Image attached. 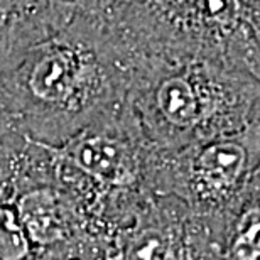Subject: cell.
<instances>
[{
    "mask_svg": "<svg viewBox=\"0 0 260 260\" xmlns=\"http://www.w3.org/2000/svg\"><path fill=\"white\" fill-rule=\"evenodd\" d=\"M130 63L108 22L75 15L0 75V107L15 130L61 145L127 103Z\"/></svg>",
    "mask_w": 260,
    "mask_h": 260,
    "instance_id": "6da1fadb",
    "label": "cell"
},
{
    "mask_svg": "<svg viewBox=\"0 0 260 260\" xmlns=\"http://www.w3.org/2000/svg\"><path fill=\"white\" fill-rule=\"evenodd\" d=\"M127 56V102L159 152L260 122V80L240 66L203 56Z\"/></svg>",
    "mask_w": 260,
    "mask_h": 260,
    "instance_id": "7a4b0ae2",
    "label": "cell"
},
{
    "mask_svg": "<svg viewBox=\"0 0 260 260\" xmlns=\"http://www.w3.org/2000/svg\"><path fill=\"white\" fill-rule=\"evenodd\" d=\"M49 147L58 179L86 208L103 240L155 196V149L128 102L64 144Z\"/></svg>",
    "mask_w": 260,
    "mask_h": 260,
    "instance_id": "3957f363",
    "label": "cell"
},
{
    "mask_svg": "<svg viewBox=\"0 0 260 260\" xmlns=\"http://www.w3.org/2000/svg\"><path fill=\"white\" fill-rule=\"evenodd\" d=\"M0 196L14 206L36 260H96L103 233L58 179L48 144L19 130L0 139Z\"/></svg>",
    "mask_w": 260,
    "mask_h": 260,
    "instance_id": "277c9868",
    "label": "cell"
},
{
    "mask_svg": "<svg viewBox=\"0 0 260 260\" xmlns=\"http://www.w3.org/2000/svg\"><path fill=\"white\" fill-rule=\"evenodd\" d=\"M110 24L130 54L223 59L260 80V24L242 0H134Z\"/></svg>",
    "mask_w": 260,
    "mask_h": 260,
    "instance_id": "5b68a950",
    "label": "cell"
},
{
    "mask_svg": "<svg viewBox=\"0 0 260 260\" xmlns=\"http://www.w3.org/2000/svg\"><path fill=\"white\" fill-rule=\"evenodd\" d=\"M260 168V122L174 152L155 150V196L171 194L196 215L225 226Z\"/></svg>",
    "mask_w": 260,
    "mask_h": 260,
    "instance_id": "8992f818",
    "label": "cell"
},
{
    "mask_svg": "<svg viewBox=\"0 0 260 260\" xmlns=\"http://www.w3.org/2000/svg\"><path fill=\"white\" fill-rule=\"evenodd\" d=\"M221 233L176 196L159 194L108 233L96 260H220Z\"/></svg>",
    "mask_w": 260,
    "mask_h": 260,
    "instance_id": "52a82bcc",
    "label": "cell"
},
{
    "mask_svg": "<svg viewBox=\"0 0 260 260\" xmlns=\"http://www.w3.org/2000/svg\"><path fill=\"white\" fill-rule=\"evenodd\" d=\"M73 19L59 0H0V75Z\"/></svg>",
    "mask_w": 260,
    "mask_h": 260,
    "instance_id": "ba28073f",
    "label": "cell"
},
{
    "mask_svg": "<svg viewBox=\"0 0 260 260\" xmlns=\"http://www.w3.org/2000/svg\"><path fill=\"white\" fill-rule=\"evenodd\" d=\"M220 260H260V168L226 218Z\"/></svg>",
    "mask_w": 260,
    "mask_h": 260,
    "instance_id": "9c48e42d",
    "label": "cell"
},
{
    "mask_svg": "<svg viewBox=\"0 0 260 260\" xmlns=\"http://www.w3.org/2000/svg\"><path fill=\"white\" fill-rule=\"evenodd\" d=\"M75 15L98 22H113L128 9L134 0H59Z\"/></svg>",
    "mask_w": 260,
    "mask_h": 260,
    "instance_id": "30bf717a",
    "label": "cell"
},
{
    "mask_svg": "<svg viewBox=\"0 0 260 260\" xmlns=\"http://www.w3.org/2000/svg\"><path fill=\"white\" fill-rule=\"evenodd\" d=\"M10 130H15L14 123L10 120V117L5 113L4 108L0 107V139H2L5 134H9Z\"/></svg>",
    "mask_w": 260,
    "mask_h": 260,
    "instance_id": "8fae6325",
    "label": "cell"
},
{
    "mask_svg": "<svg viewBox=\"0 0 260 260\" xmlns=\"http://www.w3.org/2000/svg\"><path fill=\"white\" fill-rule=\"evenodd\" d=\"M242 2L248 10V14L260 24V0H242Z\"/></svg>",
    "mask_w": 260,
    "mask_h": 260,
    "instance_id": "7c38bea8",
    "label": "cell"
}]
</instances>
